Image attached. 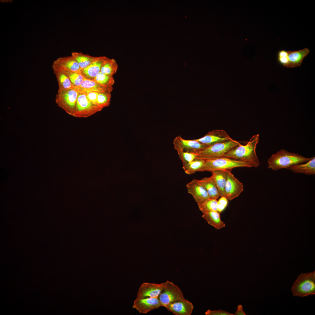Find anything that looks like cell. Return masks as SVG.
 I'll return each mask as SVG.
<instances>
[{
	"instance_id": "6da1fadb",
	"label": "cell",
	"mask_w": 315,
	"mask_h": 315,
	"mask_svg": "<svg viewBox=\"0 0 315 315\" xmlns=\"http://www.w3.org/2000/svg\"><path fill=\"white\" fill-rule=\"evenodd\" d=\"M259 139L258 134L254 135L246 145L240 144L236 146L224 157L246 162L251 167H258L260 162L256 155V149Z\"/></svg>"
},
{
	"instance_id": "7a4b0ae2",
	"label": "cell",
	"mask_w": 315,
	"mask_h": 315,
	"mask_svg": "<svg viewBox=\"0 0 315 315\" xmlns=\"http://www.w3.org/2000/svg\"><path fill=\"white\" fill-rule=\"evenodd\" d=\"M311 158L282 149L272 154L268 159L267 162L268 168L276 171L283 169H288L293 165L306 162Z\"/></svg>"
},
{
	"instance_id": "3957f363",
	"label": "cell",
	"mask_w": 315,
	"mask_h": 315,
	"mask_svg": "<svg viewBox=\"0 0 315 315\" xmlns=\"http://www.w3.org/2000/svg\"><path fill=\"white\" fill-rule=\"evenodd\" d=\"M240 144L239 142L233 139L209 145L196 153V159L206 160L224 157L233 148Z\"/></svg>"
},
{
	"instance_id": "277c9868",
	"label": "cell",
	"mask_w": 315,
	"mask_h": 315,
	"mask_svg": "<svg viewBox=\"0 0 315 315\" xmlns=\"http://www.w3.org/2000/svg\"><path fill=\"white\" fill-rule=\"evenodd\" d=\"M294 296L304 297L315 294V271L300 274L292 286Z\"/></svg>"
},
{
	"instance_id": "5b68a950",
	"label": "cell",
	"mask_w": 315,
	"mask_h": 315,
	"mask_svg": "<svg viewBox=\"0 0 315 315\" xmlns=\"http://www.w3.org/2000/svg\"><path fill=\"white\" fill-rule=\"evenodd\" d=\"M205 161L204 164L200 172H211L216 170H232L237 167H251L246 162L225 157Z\"/></svg>"
},
{
	"instance_id": "8992f818",
	"label": "cell",
	"mask_w": 315,
	"mask_h": 315,
	"mask_svg": "<svg viewBox=\"0 0 315 315\" xmlns=\"http://www.w3.org/2000/svg\"><path fill=\"white\" fill-rule=\"evenodd\" d=\"M78 93V91L74 89L58 91L55 99L56 103L66 113L73 116Z\"/></svg>"
},
{
	"instance_id": "52a82bcc",
	"label": "cell",
	"mask_w": 315,
	"mask_h": 315,
	"mask_svg": "<svg viewBox=\"0 0 315 315\" xmlns=\"http://www.w3.org/2000/svg\"><path fill=\"white\" fill-rule=\"evenodd\" d=\"M103 108L90 101L85 94L78 92L73 116L86 118L101 111Z\"/></svg>"
},
{
	"instance_id": "ba28073f",
	"label": "cell",
	"mask_w": 315,
	"mask_h": 315,
	"mask_svg": "<svg viewBox=\"0 0 315 315\" xmlns=\"http://www.w3.org/2000/svg\"><path fill=\"white\" fill-rule=\"evenodd\" d=\"M158 298L162 306L165 307L172 302L185 299L179 287L168 280L163 283V288Z\"/></svg>"
},
{
	"instance_id": "9c48e42d",
	"label": "cell",
	"mask_w": 315,
	"mask_h": 315,
	"mask_svg": "<svg viewBox=\"0 0 315 315\" xmlns=\"http://www.w3.org/2000/svg\"><path fill=\"white\" fill-rule=\"evenodd\" d=\"M231 170L225 171L227 179L224 188L225 196L230 201L238 197L244 190L243 184L234 176Z\"/></svg>"
},
{
	"instance_id": "30bf717a",
	"label": "cell",
	"mask_w": 315,
	"mask_h": 315,
	"mask_svg": "<svg viewBox=\"0 0 315 315\" xmlns=\"http://www.w3.org/2000/svg\"><path fill=\"white\" fill-rule=\"evenodd\" d=\"M161 306L158 298H136L134 302L132 307L139 313L145 314Z\"/></svg>"
},
{
	"instance_id": "8fae6325",
	"label": "cell",
	"mask_w": 315,
	"mask_h": 315,
	"mask_svg": "<svg viewBox=\"0 0 315 315\" xmlns=\"http://www.w3.org/2000/svg\"><path fill=\"white\" fill-rule=\"evenodd\" d=\"M232 139L226 131L222 130L217 129L210 131L203 137L195 140L209 146Z\"/></svg>"
},
{
	"instance_id": "7c38bea8",
	"label": "cell",
	"mask_w": 315,
	"mask_h": 315,
	"mask_svg": "<svg viewBox=\"0 0 315 315\" xmlns=\"http://www.w3.org/2000/svg\"><path fill=\"white\" fill-rule=\"evenodd\" d=\"M163 288V283L159 284L144 282L138 290L136 298H158Z\"/></svg>"
},
{
	"instance_id": "4fadbf2b",
	"label": "cell",
	"mask_w": 315,
	"mask_h": 315,
	"mask_svg": "<svg viewBox=\"0 0 315 315\" xmlns=\"http://www.w3.org/2000/svg\"><path fill=\"white\" fill-rule=\"evenodd\" d=\"M186 187L188 192L191 195L197 204L210 198L206 190L194 179L187 183Z\"/></svg>"
},
{
	"instance_id": "5bb4252c",
	"label": "cell",
	"mask_w": 315,
	"mask_h": 315,
	"mask_svg": "<svg viewBox=\"0 0 315 315\" xmlns=\"http://www.w3.org/2000/svg\"><path fill=\"white\" fill-rule=\"evenodd\" d=\"M165 307L175 315H190L193 311L194 306L192 303L185 299L172 302Z\"/></svg>"
},
{
	"instance_id": "9a60e30c",
	"label": "cell",
	"mask_w": 315,
	"mask_h": 315,
	"mask_svg": "<svg viewBox=\"0 0 315 315\" xmlns=\"http://www.w3.org/2000/svg\"><path fill=\"white\" fill-rule=\"evenodd\" d=\"M73 89L77 90L79 92L85 94L93 91L99 93L103 92H111L113 88L104 86L93 80L87 79L85 78L80 86L75 87Z\"/></svg>"
},
{
	"instance_id": "2e32d148",
	"label": "cell",
	"mask_w": 315,
	"mask_h": 315,
	"mask_svg": "<svg viewBox=\"0 0 315 315\" xmlns=\"http://www.w3.org/2000/svg\"><path fill=\"white\" fill-rule=\"evenodd\" d=\"M174 143L178 145L183 150L184 149L186 150V152L196 153L208 146L195 140L185 139L180 136L176 138Z\"/></svg>"
},
{
	"instance_id": "e0dca14e",
	"label": "cell",
	"mask_w": 315,
	"mask_h": 315,
	"mask_svg": "<svg viewBox=\"0 0 315 315\" xmlns=\"http://www.w3.org/2000/svg\"><path fill=\"white\" fill-rule=\"evenodd\" d=\"M107 58L105 56L98 57L93 63L86 68L82 69L81 74L86 79L93 80L100 72L102 65Z\"/></svg>"
},
{
	"instance_id": "ac0fdd59",
	"label": "cell",
	"mask_w": 315,
	"mask_h": 315,
	"mask_svg": "<svg viewBox=\"0 0 315 315\" xmlns=\"http://www.w3.org/2000/svg\"><path fill=\"white\" fill-rule=\"evenodd\" d=\"M53 64L64 70L81 73L82 69L71 55L58 58L54 61Z\"/></svg>"
},
{
	"instance_id": "d6986e66",
	"label": "cell",
	"mask_w": 315,
	"mask_h": 315,
	"mask_svg": "<svg viewBox=\"0 0 315 315\" xmlns=\"http://www.w3.org/2000/svg\"><path fill=\"white\" fill-rule=\"evenodd\" d=\"M52 68L58 83V91L72 89L74 87L63 69L53 64Z\"/></svg>"
},
{
	"instance_id": "ffe728a7",
	"label": "cell",
	"mask_w": 315,
	"mask_h": 315,
	"mask_svg": "<svg viewBox=\"0 0 315 315\" xmlns=\"http://www.w3.org/2000/svg\"><path fill=\"white\" fill-rule=\"evenodd\" d=\"M309 52V50L308 48L298 51H288V68L300 66L304 58Z\"/></svg>"
},
{
	"instance_id": "44dd1931",
	"label": "cell",
	"mask_w": 315,
	"mask_h": 315,
	"mask_svg": "<svg viewBox=\"0 0 315 315\" xmlns=\"http://www.w3.org/2000/svg\"><path fill=\"white\" fill-rule=\"evenodd\" d=\"M288 169L292 172L296 173L303 174L312 175L315 174V157H313L311 159L306 162L293 165Z\"/></svg>"
},
{
	"instance_id": "7402d4cb",
	"label": "cell",
	"mask_w": 315,
	"mask_h": 315,
	"mask_svg": "<svg viewBox=\"0 0 315 315\" xmlns=\"http://www.w3.org/2000/svg\"><path fill=\"white\" fill-rule=\"evenodd\" d=\"M211 172L212 175L210 177L214 182L220 196H225L224 188L227 179L225 171L216 170Z\"/></svg>"
},
{
	"instance_id": "603a6c76",
	"label": "cell",
	"mask_w": 315,
	"mask_h": 315,
	"mask_svg": "<svg viewBox=\"0 0 315 315\" xmlns=\"http://www.w3.org/2000/svg\"><path fill=\"white\" fill-rule=\"evenodd\" d=\"M202 217L210 225L219 230L225 226V224L221 220L220 213L217 211H211L203 213Z\"/></svg>"
},
{
	"instance_id": "cb8c5ba5",
	"label": "cell",
	"mask_w": 315,
	"mask_h": 315,
	"mask_svg": "<svg viewBox=\"0 0 315 315\" xmlns=\"http://www.w3.org/2000/svg\"><path fill=\"white\" fill-rule=\"evenodd\" d=\"M197 180L206 190L210 198L217 199L220 196L214 182L210 177Z\"/></svg>"
},
{
	"instance_id": "d4e9b609",
	"label": "cell",
	"mask_w": 315,
	"mask_h": 315,
	"mask_svg": "<svg viewBox=\"0 0 315 315\" xmlns=\"http://www.w3.org/2000/svg\"><path fill=\"white\" fill-rule=\"evenodd\" d=\"M71 56L75 59L82 69H84L94 62L98 57L92 56L80 52H73Z\"/></svg>"
},
{
	"instance_id": "484cf974",
	"label": "cell",
	"mask_w": 315,
	"mask_h": 315,
	"mask_svg": "<svg viewBox=\"0 0 315 315\" xmlns=\"http://www.w3.org/2000/svg\"><path fill=\"white\" fill-rule=\"evenodd\" d=\"M205 161L201 159H196L183 166L185 173L191 175L198 172H200L203 167Z\"/></svg>"
},
{
	"instance_id": "4316f807",
	"label": "cell",
	"mask_w": 315,
	"mask_h": 315,
	"mask_svg": "<svg viewBox=\"0 0 315 315\" xmlns=\"http://www.w3.org/2000/svg\"><path fill=\"white\" fill-rule=\"evenodd\" d=\"M118 64L114 59L108 58L102 65L100 72L105 74L113 76L117 71Z\"/></svg>"
},
{
	"instance_id": "83f0119b",
	"label": "cell",
	"mask_w": 315,
	"mask_h": 315,
	"mask_svg": "<svg viewBox=\"0 0 315 315\" xmlns=\"http://www.w3.org/2000/svg\"><path fill=\"white\" fill-rule=\"evenodd\" d=\"M174 146L182 162L183 166L196 159L197 156V154L192 152H184L183 149L178 145L174 144Z\"/></svg>"
},
{
	"instance_id": "f1b7e54d",
	"label": "cell",
	"mask_w": 315,
	"mask_h": 315,
	"mask_svg": "<svg viewBox=\"0 0 315 315\" xmlns=\"http://www.w3.org/2000/svg\"><path fill=\"white\" fill-rule=\"evenodd\" d=\"M217 199L210 198L198 205L199 209L203 213L209 211H217Z\"/></svg>"
},
{
	"instance_id": "f546056e",
	"label": "cell",
	"mask_w": 315,
	"mask_h": 315,
	"mask_svg": "<svg viewBox=\"0 0 315 315\" xmlns=\"http://www.w3.org/2000/svg\"><path fill=\"white\" fill-rule=\"evenodd\" d=\"M93 80L104 86L108 88H113L115 83L113 76L106 75L100 72Z\"/></svg>"
},
{
	"instance_id": "4dcf8cb0",
	"label": "cell",
	"mask_w": 315,
	"mask_h": 315,
	"mask_svg": "<svg viewBox=\"0 0 315 315\" xmlns=\"http://www.w3.org/2000/svg\"><path fill=\"white\" fill-rule=\"evenodd\" d=\"M111 98V92H103L99 93L97 99V104L103 108L108 106Z\"/></svg>"
},
{
	"instance_id": "1f68e13d",
	"label": "cell",
	"mask_w": 315,
	"mask_h": 315,
	"mask_svg": "<svg viewBox=\"0 0 315 315\" xmlns=\"http://www.w3.org/2000/svg\"><path fill=\"white\" fill-rule=\"evenodd\" d=\"M64 70L74 87H78L81 85L85 78L81 73Z\"/></svg>"
},
{
	"instance_id": "d6a6232c",
	"label": "cell",
	"mask_w": 315,
	"mask_h": 315,
	"mask_svg": "<svg viewBox=\"0 0 315 315\" xmlns=\"http://www.w3.org/2000/svg\"><path fill=\"white\" fill-rule=\"evenodd\" d=\"M277 59L280 64L285 67H288V51L285 50L279 51L277 54Z\"/></svg>"
},
{
	"instance_id": "836d02e7",
	"label": "cell",
	"mask_w": 315,
	"mask_h": 315,
	"mask_svg": "<svg viewBox=\"0 0 315 315\" xmlns=\"http://www.w3.org/2000/svg\"><path fill=\"white\" fill-rule=\"evenodd\" d=\"M228 200L225 196L221 197L217 201V211L219 213L222 212L226 208L228 204Z\"/></svg>"
},
{
	"instance_id": "e575fe53",
	"label": "cell",
	"mask_w": 315,
	"mask_h": 315,
	"mask_svg": "<svg viewBox=\"0 0 315 315\" xmlns=\"http://www.w3.org/2000/svg\"><path fill=\"white\" fill-rule=\"evenodd\" d=\"M205 314L206 315H234V314L221 309L217 310H211L210 309H208L205 312Z\"/></svg>"
},
{
	"instance_id": "d590c367",
	"label": "cell",
	"mask_w": 315,
	"mask_h": 315,
	"mask_svg": "<svg viewBox=\"0 0 315 315\" xmlns=\"http://www.w3.org/2000/svg\"><path fill=\"white\" fill-rule=\"evenodd\" d=\"M99 92H89L85 94L87 98L93 103L97 104V99Z\"/></svg>"
},
{
	"instance_id": "8d00e7d4",
	"label": "cell",
	"mask_w": 315,
	"mask_h": 315,
	"mask_svg": "<svg viewBox=\"0 0 315 315\" xmlns=\"http://www.w3.org/2000/svg\"><path fill=\"white\" fill-rule=\"evenodd\" d=\"M246 314L243 310L242 306L241 304L237 306V310L234 315H246Z\"/></svg>"
}]
</instances>
